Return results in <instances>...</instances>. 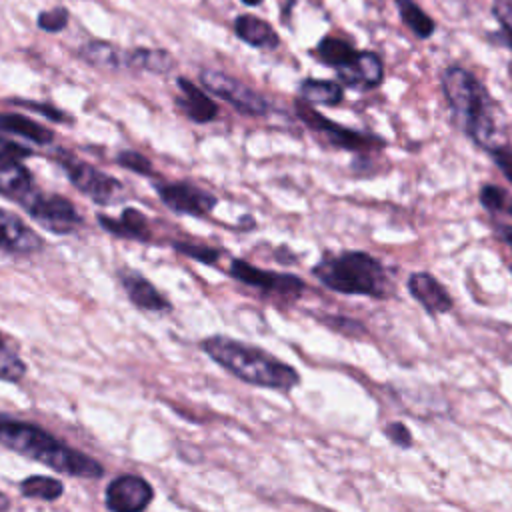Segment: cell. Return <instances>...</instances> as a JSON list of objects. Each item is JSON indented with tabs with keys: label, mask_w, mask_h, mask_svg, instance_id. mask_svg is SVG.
I'll use <instances>...</instances> for the list:
<instances>
[{
	"label": "cell",
	"mask_w": 512,
	"mask_h": 512,
	"mask_svg": "<svg viewBox=\"0 0 512 512\" xmlns=\"http://www.w3.org/2000/svg\"><path fill=\"white\" fill-rule=\"evenodd\" d=\"M408 290L430 314H444L452 308L450 294L428 272H414L408 278Z\"/></svg>",
	"instance_id": "obj_15"
},
{
	"label": "cell",
	"mask_w": 512,
	"mask_h": 512,
	"mask_svg": "<svg viewBox=\"0 0 512 512\" xmlns=\"http://www.w3.org/2000/svg\"><path fill=\"white\" fill-rule=\"evenodd\" d=\"M200 82L206 90H210L218 98L226 100L242 114L262 116L268 112V102L256 90H252L248 84L240 82L238 78H234L226 72L206 68L200 72Z\"/></svg>",
	"instance_id": "obj_7"
},
{
	"label": "cell",
	"mask_w": 512,
	"mask_h": 512,
	"mask_svg": "<svg viewBox=\"0 0 512 512\" xmlns=\"http://www.w3.org/2000/svg\"><path fill=\"white\" fill-rule=\"evenodd\" d=\"M480 202L484 208L488 210H502L506 206V194L502 188L498 186H492V184H486L482 190H480Z\"/></svg>",
	"instance_id": "obj_31"
},
{
	"label": "cell",
	"mask_w": 512,
	"mask_h": 512,
	"mask_svg": "<svg viewBox=\"0 0 512 512\" xmlns=\"http://www.w3.org/2000/svg\"><path fill=\"white\" fill-rule=\"evenodd\" d=\"M340 78L348 84L378 86L384 80V64L376 52H358L354 62L340 70Z\"/></svg>",
	"instance_id": "obj_19"
},
{
	"label": "cell",
	"mask_w": 512,
	"mask_h": 512,
	"mask_svg": "<svg viewBox=\"0 0 512 512\" xmlns=\"http://www.w3.org/2000/svg\"><path fill=\"white\" fill-rule=\"evenodd\" d=\"M494 162L498 164V168L504 172V176L512 182V148L510 146H500L492 152Z\"/></svg>",
	"instance_id": "obj_34"
},
{
	"label": "cell",
	"mask_w": 512,
	"mask_h": 512,
	"mask_svg": "<svg viewBox=\"0 0 512 512\" xmlns=\"http://www.w3.org/2000/svg\"><path fill=\"white\" fill-rule=\"evenodd\" d=\"M312 274L324 286L340 294L384 298L392 290L384 266L366 252H342L336 256H326L312 268Z\"/></svg>",
	"instance_id": "obj_4"
},
{
	"label": "cell",
	"mask_w": 512,
	"mask_h": 512,
	"mask_svg": "<svg viewBox=\"0 0 512 512\" xmlns=\"http://www.w3.org/2000/svg\"><path fill=\"white\" fill-rule=\"evenodd\" d=\"M0 132L22 136L34 144H48L54 136L48 128L20 114H0Z\"/></svg>",
	"instance_id": "obj_21"
},
{
	"label": "cell",
	"mask_w": 512,
	"mask_h": 512,
	"mask_svg": "<svg viewBox=\"0 0 512 512\" xmlns=\"http://www.w3.org/2000/svg\"><path fill=\"white\" fill-rule=\"evenodd\" d=\"M442 90L452 110L460 116L466 134L478 146L488 152L504 146V138L490 110L492 102L472 72L460 66L446 68L442 74Z\"/></svg>",
	"instance_id": "obj_3"
},
{
	"label": "cell",
	"mask_w": 512,
	"mask_h": 512,
	"mask_svg": "<svg viewBox=\"0 0 512 512\" xmlns=\"http://www.w3.org/2000/svg\"><path fill=\"white\" fill-rule=\"evenodd\" d=\"M492 14L502 28H512V0H494Z\"/></svg>",
	"instance_id": "obj_33"
},
{
	"label": "cell",
	"mask_w": 512,
	"mask_h": 512,
	"mask_svg": "<svg viewBox=\"0 0 512 512\" xmlns=\"http://www.w3.org/2000/svg\"><path fill=\"white\" fill-rule=\"evenodd\" d=\"M172 246L176 248V252L188 256V258L200 260L204 264H214V262H218V256H220V252L216 248H208V246H196V244H186V242H174Z\"/></svg>",
	"instance_id": "obj_29"
},
{
	"label": "cell",
	"mask_w": 512,
	"mask_h": 512,
	"mask_svg": "<svg viewBox=\"0 0 512 512\" xmlns=\"http://www.w3.org/2000/svg\"><path fill=\"white\" fill-rule=\"evenodd\" d=\"M118 164L132 170V172H138V174H152V164L146 156H142L140 152H134V150H126V152H120L118 154Z\"/></svg>",
	"instance_id": "obj_30"
},
{
	"label": "cell",
	"mask_w": 512,
	"mask_h": 512,
	"mask_svg": "<svg viewBox=\"0 0 512 512\" xmlns=\"http://www.w3.org/2000/svg\"><path fill=\"white\" fill-rule=\"evenodd\" d=\"M228 272L238 282L248 284L252 288H258L266 294L296 298L304 290V282L298 276L272 272V270H262V268H256L254 264H250L246 260H240V258H234L230 262Z\"/></svg>",
	"instance_id": "obj_8"
},
{
	"label": "cell",
	"mask_w": 512,
	"mask_h": 512,
	"mask_svg": "<svg viewBox=\"0 0 512 512\" xmlns=\"http://www.w3.org/2000/svg\"><path fill=\"white\" fill-rule=\"evenodd\" d=\"M0 152H2V154H8V156H12V158H18V160H22V158H26V156L32 154L30 148L18 146V144H14V142H10V140H4V138H0Z\"/></svg>",
	"instance_id": "obj_35"
},
{
	"label": "cell",
	"mask_w": 512,
	"mask_h": 512,
	"mask_svg": "<svg viewBox=\"0 0 512 512\" xmlns=\"http://www.w3.org/2000/svg\"><path fill=\"white\" fill-rule=\"evenodd\" d=\"M244 4H248V6H258L262 0H242Z\"/></svg>",
	"instance_id": "obj_40"
},
{
	"label": "cell",
	"mask_w": 512,
	"mask_h": 512,
	"mask_svg": "<svg viewBox=\"0 0 512 512\" xmlns=\"http://www.w3.org/2000/svg\"><path fill=\"white\" fill-rule=\"evenodd\" d=\"M200 348L216 364L246 384L280 392H290L300 384V374L290 364L240 340L228 336H208L200 342Z\"/></svg>",
	"instance_id": "obj_2"
},
{
	"label": "cell",
	"mask_w": 512,
	"mask_h": 512,
	"mask_svg": "<svg viewBox=\"0 0 512 512\" xmlns=\"http://www.w3.org/2000/svg\"><path fill=\"white\" fill-rule=\"evenodd\" d=\"M80 58L92 66L106 68V70H120L128 68V52L120 50L118 46L102 40H92L80 48Z\"/></svg>",
	"instance_id": "obj_20"
},
{
	"label": "cell",
	"mask_w": 512,
	"mask_h": 512,
	"mask_svg": "<svg viewBox=\"0 0 512 512\" xmlns=\"http://www.w3.org/2000/svg\"><path fill=\"white\" fill-rule=\"evenodd\" d=\"M62 168L66 170L70 182L86 194L90 200L96 204H114L122 198V184L114 176L94 168L92 164H86L74 156H64L60 158Z\"/></svg>",
	"instance_id": "obj_6"
},
{
	"label": "cell",
	"mask_w": 512,
	"mask_h": 512,
	"mask_svg": "<svg viewBox=\"0 0 512 512\" xmlns=\"http://www.w3.org/2000/svg\"><path fill=\"white\" fill-rule=\"evenodd\" d=\"M128 68L166 74L174 68V58L160 48H136L128 52Z\"/></svg>",
	"instance_id": "obj_22"
},
{
	"label": "cell",
	"mask_w": 512,
	"mask_h": 512,
	"mask_svg": "<svg viewBox=\"0 0 512 512\" xmlns=\"http://www.w3.org/2000/svg\"><path fill=\"white\" fill-rule=\"evenodd\" d=\"M342 86L332 80H304L300 84V96L310 104L334 106L342 100Z\"/></svg>",
	"instance_id": "obj_23"
},
{
	"label": "cell",
	"mask_w": 512,
	"mask_h": 512,
	"mask_svg": "<svg viewBox=\"0 0 512 512\" xmlns=\"http://www.w3.org/2000/svg\"><path fill=\"white\" fill-rule=\"evenodd\" d=\"M122 286L128 294V300L144 312H168L172 308V304L158 292V288L146 280L142 274L132 272V270H124L120 274Z\"/></svg>",
	"instance_id": "obj_13"
},
{
	"label": "cell",
	"mask_w": 512,
	"mask_h": 512,
	"mask_svg": "<svg viewBox=\"0 0 512 512\" xmlns=\"http://www.w3.org/2000/svg\"><path fill=\"white\" fill-rule=\"evenodd\" d=\"M20 206L32 220L52 234H70L82 224L76 206L58 194H42L34 190Z\"/></svg>",
	"instance_id": "obj_5"
},
{
	"label": "cell",
	"mask_w": 512,
	"mask_h": 512,
	"mask_svg": "<svg viewBox=\"0 0 512 512\" xmlns=\"http://www.w3.org/2000/svg\"><path fill=\"white\" fill-rule=\"evenodd\" d=\"M16 104H20V106H26V108H32V110H38V112H42L44 116H48V118H52V120H64V114L60 112V110H56V108H52V106H46V104H36V102H16Z\"/></svg>",
	"instance_id": "obj_36"
},
{
	"label": "cell",
	"mask_w": 512,
	"mask_h": 512,
	"mask_svg": "<svg viewBox=\"0 0 512 512\" xmlns=\"http://www.w3.org/2000/svg\"><path fill=\"white\" fill-rule=\"evenodd\" d=\"M500 236L512 248V226H500Z\"/></svg>",
	"instance_id": "obj_38"
},
{
	"label": "cell",
	"mask_w": 512,
	"mask_h": 512,
	"mask_svg": "<svg viewBox=\"0 0 512 512\" xmlns=\"http://www.w3.org/2000/svg\"><path fill=\"white\" fill-rule=\"evenodd\" d=\"M0 444L8 450L36 460L60 474L76 478H100L104 468L92 456L62 444L44 428L0 414Z\"/></svg>",
	"instance_id": "obj_1"
},
{
	"label": "cell",
	"mask_w": 512,
	"mask_h": 512,
	"mask_svg": "<svg viewBox=\"0 0 512 512\" xmlns=\"http://www.w3.org/2000/svg\"><path fill=\"white\" fill-rule=\"evenodd\" d=\"M152 498V486L138 474L116 476L104 492V504L110 512H144Z\"/></svg>",
	"instance_id": "obj_9"
},
{
	"label": "cell",
	"mask_w": 512,
	"mask_h": 512,
	"mask_svg": "<svg viewBox=\"0 0 512 512\" xmlns=\"http://www.w3.org/2000/svg\"><path fill=\"white\" fill-rule=\"evenodd\" d=\"M20 494L26 498H38L46 502H54L64 494V484L50 476H28L20 482Z\"/></svg>",
	"instance_id": "obj_24"
},
{
	"label": "cell",
	"mask_w": 512,
	"mask_h": 512,
	"mask_svg": "<svg viewBox=\"0 0 512 512\" xmlns=\"http://www.w3.org/2000/svg\"><path fill=\"white\" fill-rule=\"evenodd\" d=\"M296 110H298V116L314 130H320V132H326L330 142L334 146H340V148H346V150H368L372 146L380 148L384 142L380 138H374V136H366V134H360V132H354V130H348L340 124H334L332 120H328L326 116H322L320 112L312 110L306 102L298 100L296 102Z\"/></svg>",
	"instance_id": "obj_10"
},
{
	"label": "cell",
	"mask_w": 512,
	"mask_h": 512,
	"mask_svg": "<svg viewBox=\"0 0 512 512\" xmlns=\"http://www.w3.org/2000/svg\"><path fill=\"white\" fill-rule=\"evenodd\" d=\"M496 38H498L502 44H506L508 48H512V28H502Z\"/></svg>",
	"instance_id": "obj_37"
},
{
	"label": "cell",
	"mask_w": 512,
	"mask_h": 512,
	"mask_svg": "<svg viewBox=\"0 0 512 512\" xmlns=\"http://www.w3.org/2000/svg\"><path fill=\"white\" fill-rule=\"evenodd\" d=\"M160 200L178 214H190V216H206L216 206V196L192 186L188 182H172V184H160L156 186Z\"/></svg>",
	"instance_id": "obj_11"
},
{
	"label": "cell",
	"mask_w": 512,
	"mask_h": 512,
	"mask_svg": "<svg viewBox=\"0 0 512 512\" xmlns=\"http://www.w3.org/2000/svg\"><path fill=\"white\" fill-rule=\"evenodd\" d=\"M178 88L182 90V96L178 98V106L190 120L206 124L216 118L218 114L216 102L210 96H206L196 84H192L188 78H178Z\"/></svg>",
	"instance_id": "obj_16"
},
{
	"label": "cell",
	"mask_w": 512,
	"mask_h": 512,
	"mask_svg": "<svg viewBox=\"0 0 512 512\" xmlns=\"http://www.w3.org/2000/svg\"><path fill=\"white\" fill-rule=\"evenodd\" d=\"M234 32L240 40H244L250 46L272 50L280 44V38L276 30L262 18H256L252 14H240L234 20Z\"/></svg>",
	"instance_id": "obj_18"
},
{
	"label": "cell",
	"mask_w": 512,
	"mask_h": 512,
	"mask_svg": "<svg viewBox=\"0 0 512 512\" xmlns=\"http://www.w3.org/2000/svg\"><path fill=\"white\" fill-rule=\"evenodd\" d=\"M34 192V180L30 170L8 154L0 152V194L22 204Z\"/></svg>",
	"instance_id": "obj_14"
},
{
	"label": "cell",
	"mask_w": 512,
	"mask_h": 512,
	"mask_svg": "<svg viewBox=\"0 0 512 512\" xmlns=\"http://www.w3.org/2000/svg\"><path fill=\"white\" fill-rule=\"evenodd\" d=\"M384 434H386L396 446H402V448L412 446V434H410V430H408L402 422H390V424H386Z\"/></svg>",
	"instance_id": "obj_32"
},
{
	"label": "cell",
	"mask_w": 512,
	"mask_h": 512,
	"mask_svg": "<svg viewBox=\"0 0 512 512\" xmlns=\"http://www.w3.org/2000/svg\"><path fill=\"white\" fill-rule=\"evenodd\" d=\"M24 374H26L24 360L16 354V350L0 334V380L18 382L24 378Z\"/></svg>",
	"instance_id": "obj_27"
},
{
	"label": "cell",
	"mask_w": 512,
	"mask_h": 512,
	"mask_svg": "<svg viewBox=\"0 0 512 512\" xmlns=\"http://www.w3.org/2000/svg\"><path fill=\"white\" fill-rule=\"evenodd\" d=\"M38 28H42L44 32H60L66 28L68 24V10L58 6L52 10H44L38 14Z\"/></svg>",
	"instance_id": "obj_28"
},
{
	"label": "cell",
	"mask_w": 512,
	"mask_h": 512,
	"mask_svg": "<svg viewBox=\"0 0 512 512\" xmlns=\"http://www.w3.org/2000/svg\"><path fill=\"white\" fill-rule=\"evenodd\" d=\"M316 52H318V56H320L328 66H334V68H338V70L350 66V64L354 62L356 54H358L348 42H344V40H340V38H330V36L320 40Z\"/></svg>",
	"instance_id": "obj_25"
},
{
	"label": "cell",
	"mask_w": 512,
	"mask_h": 512,
	"mask_svg": "<svg viewBox=\"0 0 512 512\" xmlns=\"http://www.w3.org/2000/svg\"><path fill=\"white\" fill-rule=\"evenodd\" d=\"M98 222L104 230H108L114 236L128 238V240H150V226L146 216L136 208H124L120 218H110L104 214H98Z\"/></svg>",
	"instance_id": "obj_17"
},
{
	"label": "cell",
	"mask_w": 512,
	"mask_h": 512,
	"mask_svg": "<svg viewBox=\"0 0 512 512\" xmlns=\"http://www.w3.org/2000/svg\"><path fill=\"white\" fill-rule=\"evenodd\" d=\"M8 508H10V500H8L6 494L0 492V512H4V510H8Z\"/></svg>",
	"instance_id": "obj_39"
},
{
	"label": "cell",
	"mask_w": 512,
	"mask_h": 512,
	"mask_svg": "<svg viewBox=\"0 0 512 512\" xmlns=\"http://www.w3.org/2000/svg\"><path fill=\"white\" fill-rule=\"evenodd\" d=\"M396 6L400 10L402 22L418 36V38H430L434 32V20L426 16V12L416 6L412 0H396Z\"/></svg>",
	"instance_id": "obj_26"
},
{
	"label": "cell",
	"mask_w": 512,
	"mask_h": 512,
	"mask_svg": "<svg viewBox=\"0 0 512 512\" xmlns=\"http://www.w3.org/2000/svg\"><path fill=\"white\" fill-rule=\"evenodd\" d=\"M508 212H510V214H512V204H510V206H508Z\"/></svg>",
	"instance_id": "obj_41"
},
{
	"label": "cell",
	"mask_w": 512,
	"mask_h": 512,
	"mask_svg": "<svg viewBox=\"0 0 512 512\" xmlns=\"http://www.w3.org/2000/svg\"><path fill=\"white\" fill-rule=\"evenodd\" d=\"M44 240L16 214L0 208V252L2 254H34L42 250Z\"/></svg>",
	"instance_id": "obj_12"
}]
</instances>
